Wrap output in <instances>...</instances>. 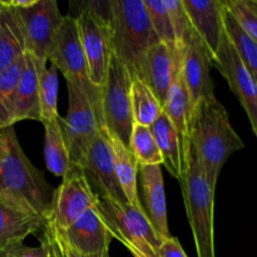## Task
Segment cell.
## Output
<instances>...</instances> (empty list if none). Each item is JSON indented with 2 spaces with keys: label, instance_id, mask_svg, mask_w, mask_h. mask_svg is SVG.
Wrapping results in <instances>:
<instances>
[{
  "label": "cell",
  "instance_id": "1",
  "mask_svg": "<svg viewBox=\"0 0 257 257\" xmlns=\"http://www.w3.org/2000/svg\"><path fill=\"white\" fill-rule=\"evenodd\" d=\"M190 133L208 186L215 193L223 165L236 151L245 148V145L231 125L225 107L216 97L201 99L196 104L191 112Z\"/></svg>",
  "mask_w": 257,
  "mask_h": 257
},
{
  "label": "cell",
  "instance_id": "2",
  "mask_svg": "<svg viewBox=\"0 0 257 257\" xmlns=\"http://www.w3.org/2000/svg\"><path fill=\"white\" fill-rule=\"evenodd\" d=\"M112 53L130 73L132 80L143 78L148 49L160 42L156 37L143 0H110Z\"/></svg>",
  "mask_w": 257,
  "mask_h": 257
},
{
  "label": "cell",
  "instance_id": "3",
  "mask_svg": "<svg viewBox=\"0 0 257 257\" xmlns=\"http://www.w3.org/2000/svg\"><path fill=\"white\" fill-rule=\"evenodd\" d=\"M0 193L24 202L44 220L47 217L53 190L23 152L13 125L0 130Z\"/></svg>",
  "mask_w": 257,
  "mask_h": 257
},
{
  "label": "cell",
  "instance_id": "4",
  "mask_svg": "<svg viewBox=\"0 0 257 257\" xmlns=\"http://www.w3.org/2000/svg\"><path fill=\"white\" fill-rule=\"evenodd\" d=\"M69 105L65 118L59 117L63 138L70 166L82 168L88 150L98 131L104 127L102 115V87H95L88 78H68Z\"/></svg>",
  "mask_w": 257,
  "mask_h": 257
},
{
  "label": "cell",
  "instance_id": "5",
  "mask_svg": "<svg viewBox=\"0 0 257 257\" xmlns=\"http://www.w3.org/2000/svg\"><path fill=\"white\" fill-rule=\"evenodd\" d=\"M187 170L180 182L188 222L195 238L198 257H216L213 232L215 193L211 191L202 163L191 143Z\"/></svg>",
  "mask_w": 257,
  "mask_h": 257
},
{
  "label": "cell",
  "instance_id": "6",
  "mask_svg": "<svg viewBox=\"0 0 257 257\" xmlns=\"http://www.w3.org/2000/svg\"><path fill=\"white\" fill-rule=\"evenodd\" d=\"M95 207L113 238L123 243L131 253L157 257L162 240L156 233L143 208L104 198H98Z\"/></svg>",
  "mask_w": 257,
  "mask_h": 257
},
{
  "label": "cell",
  "instance_id": "7",
  "mask_svg": "<svg viewBox=\"0 0 257 257\" xmlns=\"http://www.w3.org/2000/svg\"><path fill=\"white\" fill-rule=\"evenodd\" d=\"M131 85L132 78L130 73L118 58L112 54L107 78L102 85L100 104L103 122L108 133L118 138L128 148L135 125L131 105Z\"/></svg>",
  "mask_w": 257,
  "mask_h": 257
},
{
  "label": "cell",
  "instance_id": "8",
  "mask_svg": "<svg viewBox=\"0 0 257 257\" xmlns=\"http://www.w3.org/2000/svg\"><path fill=\"white\" fill-rule=\"evenodd\" d=\"M97 203L98 197L88 185L82 168L70 166L62 185L53 191L44 223L57 231H64Z\"/></svg>",
  "mask_w": 257,
  "mask_h": 257
},
{
  "label": "cell",
  "instance_id": "9",
  "mask_svg": "<svg viewBox=\"0 0 257 257\" xmlns=\"http://www.w3.org/2000/svg\"><path fill=\"white\" fill-rule=\"evenodd\" d=\"M77 23L87 62L88 79L95 87H102L113 54L109 19L94 8L88 7L78 15Z\"/></svg>",
  "mask_w": 257,
  "mask_h": 257
},
{
  "label": "cell",
  "instance_id": "10",
  "mask_svg": "<svg viewBox=\"0 0 257 257\" xmlns=\"http://www.w3.org/2000/svg\"><path fill=\"white\" fill-rule=\"evenodd\" d=\"M15 10L24 35L25 53L47 65L53 38L64 18L58 3L55 0H37L32 7Z\"/></svg>",
  "mask_w": 257,
  "mask_h": 257
},
{
  "label": "cell",
  "instance_id": "11",
  "mask_svg": "<svg viewBox=\"0 0 257 257\" xmlns=\"http://www.w3.org/2000/svg\"><path fill=\"white\" fill-rule=\"evenodd\" d=\"M88 185L98 198L115 201V202H128L118 182L115 175L114 157H113L112 145L109 135L105 127L98 131L94 141L88 150L87 158L82 166Z\"/></svg>",
  "mask_w": 257,
  "mask_h": 257
},
{
  "label": "cell",
  "instance_id": "12",
  "mask_svg": "<svg viewBox=\"0 0 257 257\" xmlns=\"http://www.w3.org/2000/svg\"><path fill=\"white\" fill-rule=\"evenodd\" d=\"M180 52L181 70L190 97L191 109H193L201 99L215 98L211 79L213 58L193 28L186 33Z\"/></svg>",
  "mask_w": 257,
  "mask_h": 257
},
{
  "label": "cell",
  "instance_id": "13",
  "mask_svg": "<svg viewBox=\"0 0 257 257\" xmlns=\"http://www.w3.org/2000/svg\"><path fill=\"white\" fill-rule=\"evenodd\" d=\"M212 65L220 70L227 80L228 87L237 95L257 137V84L247 68L241 62L226 33L213 58Z\"/></svg>",
  "mask_w": 257,
  "mask_h": 257
},
{
  "label": "cell",
  "instance_id": "14",
  "mask_svg": "<svg viewBox=\"0 0 257 257\" xmlns=\"http://www.w3.org/2000/svg\"><path fill=\"white\" fill-rule=\"evenodd\" d=\"M48 60L60 70L65 79L68 78H88L87 62L80 42L77 18L64 17L58 28Z\"/></svg>",
  "mask_w": 257,
  "mask_h": 257
},
{
  "label": "cell",
  "instance_id": "15",
  "mask_svg": "<svg viewBox=\"0 0 257 257\" xmlns=\"http://www.w3.org/2000/svg\"><path fill=\"white\" fill-rule=\"evenodd\" d=\"M57 232L64 242L80 256L88 257L109 253V245L113 236L110 235L97 207L88 210L67 230Z\"/></svg>",
  "mask_w": 257,
  "mask_h": 257
},
{
  "label": "cell",
  "instance_id": "16",
  "mask_svg": "<svg viewBox=\"0 0 257 257\" xmlns=\"http://www.w3.org/2000/svg\"><path fill=\"white\" fill-rule=\"evenodd\" d=\"M44 226V218L28 205L0 193V250L23 243Z\"/></svg>",
  "mask_w": 257,
  "mask_h": 257
},
{
  "label": "cell",
  "instance_id": "17",
  "mask_svg": "<svg viewBox=\"0 0 257 257\" xmlns=\"http://www.w3.org/2000/svg\"><path fill=\"white\" fill-rule=\"evenodd\" d=\"M180 70V50L171 49L162 42H156L148 49L142 80L151 88L162 108Z\"/></svg>",
  "mask_w": 257,
  "mask_h": 257
},
{
  "label": "cell",
  "instance_id": "18",
  "mask_svg": "<svg viewBox=\"0 0 257 257\" xmlns=\"http://www.w3.org/2000/svg\"><path fill=\"white\" fill-rule=\"evenodd\" d=\"M193 30L215 58L221 44L223 28L222 0H182Z\"/></svg>",
  "mask_w": 257,
  "mask_h": 257
},
{
  "label": "cell",
  "instance_id": "19",
  "mask_svg": "<svg viewBox=\"0 0 257 257\" xmlns=\"http://www.w3.org/2000/svg\"><path fill=\"white\" fill-rule=\"evenodd\" d=\"M163 113L168 117L172 123L176 133L178 137V147H180L181 156V167H182V175L185 177L186 170H187V158L191 146V104L190 97H188L187 88L183 80L182 70H180L176 77L172 87H171L170 94L167 100L163 105ZM181 182V181H180Z\"/></svg>",
  "mask_w": 257,
  "mask_h": 257
},
{
  "label": "cell",
  "instance_id": "20",
  "mask_svg": "<svg viewBox=\"0 0 257 257\" xmlns=\"http://www.w3.org/2000/svg\"><path fill=\"white\" fill-rule=\"evenodd\" d=\"M138 171L145 197L146 216L158 237L163 241L171 237V235L168 231L167 206L161 166H138Z\"/></svg>",
  "mask_w": 257,
  "mask_h": 257
},
{
  "label": "cell",
  "instance_id": "21",
  "mask_svg": "<svg viewBox=\"0 0 257 257\" xmlns=\"http://www.w3.org/2000/svg\"><path fill=\"white\" fill-rule=\"evenodd\" d=\"M45 67L29 53L24 54V67L15 92L14 123L25 119L40 122L39 78Z\"/></svg>",
  "mask_w": 257,
  "mask_h": 257
},
{
  "label": "cell",
  "instance_id": "22",
  "mask_svg": "<svg viewBox=\"0 0 257 257\" xmlns=\"http://www.w3.org/2000/svg\"><path fill=\"white\" fill-rule=\"evenodd\" d=\"M25 43L17 10L0 2V72L24 57Z\"/></svg>",
  "mask_w": 257,
  "mask_h": 257
},
{
  "label": "cell",
  "instance_id": "23",
  "mask_svg": "<svg viewBox=\"0 0 257 257\" xmlns=\"http://www.w3.org/2000/svg\"><path fill=\"white\" fill-rule=\"evenodd\" d=\"M109 140L110 145H112L113 157H114L115 175H117L120 188H122L128 203L138 208H143L137 190V161H136L132 151L125 147L118 138L109 135Z\"/></svg>",
  "mask_w": 257,
  "mask_h": 257
},
{
  "label": "cell",
  "instance_id": "24",
  "mask_svg": "<svg viewBox=\"0 0 257 257\" xmlns=\"http://www.w3.org/2000/svg\"><path fill=\"white\" fill-rule=\"evenodd\" d=\"M151 131L158 146L161 156H162V165L178 182L182 181V167H181L180 147H178V137L173 128L172 123L167 115L162 114L155 120L151 125Z\"/></svg>",
  "mask_w": 257,
  "mask_h": 257
},
{
  "label": "cell",
  "instance_id": "25",
  "mask_svg": "<svg viewBox=\"0 0 257 257\" xmlns=\"http://www.w3.org/2000/svg\"><path fill=\"white\" fill-rule=\"evenodd\" d=\"M45 128L44 160L48 171L57 177H64L70 167L69 155L63 138L59 117L50 122L43 123Z\"/></svg>",
  "mask_w": 257,
  "mask_h": 257
},
{
  "label": "cell",
  "instance_id": "26",
  "mask_svg": "<svg viewBox=\"0 0 257 257\" xmlns=\"http://www.w3.org/2000/svg\"><path fill=\"white\" fill-rule=\"evenodd\" d=\"M131 105H132L135 124L146 125V127H151L163 112L162 105L153 94L151 88L141 79L132 80Z\"/></svg>",
  "mask_w": 257,
  "mask_h": 257
},
{
  "label": "cell",
  "instance_id": "27",
  "mask_svg": "<svg viewBox=\"0 0 257 257\" xmlns=\"http://www.w3.org/2000/svg\"><path fill=\"white\" fill-rule=\"evenodd\" d=\"M223 28L241 62L247 68L257 84V43L243 32L226 8H223Z\"/></svg>",
  "mask_w": 257,
  "mask_h": 257
},
{
  "label": "cell",
  "instance_id": "28",
  "mask_svg": "<svg viewBox=\"0 0 257 257\" xmlns=\"http://www.w3.org/2000/svg\"><path fill=\"white\" fill-rule=\"evenodd\" d=\"M23 67L24 57L0 72V130L14 124L15 92Z\"/></svg>",
  "mask_w": 257,
  "mask_h": 257
},
{
  "label": "cell",
  "instance_id": "29",
  "mask_svg": "<svg viewBox=\"0 0 257 257\" xmlns=\"http://www.w3.org/2000/svg\"><path fill=\"white\" fill-rule=\"evenodd\" d=\"M58 92H59V80L58 70L54 65L45 67L40 72L39 78V105L40 122L47 123L59 117L58 114Z\"/></svg>",
  "mask_w": 257,
  "mask_h": 257
},
{
  "label": "cell",
  "instance_id": "30",
  "mask_svg": "<svg viewBox=\"0 0 257 257\" xmlns=\"http://www.w3.org/2000/svg\"><path fill=\"white\" fill-rule=\"evenodd\" d=\"M130 148L138 166L162 165V156L158 150L151 127L141 124L133 125Z\"/></svg>",
  "mask_w": 257,
  "mask_h": 257
},
{
  "label": "cell",
  "instance_id": "31",
  "mask_svg": "<svg viewBox=\"0 0 257 257\" xmlns=\"http://www.w3.org/2000/svg\"><path fill=\"white\" fill-rule=\"evenodd\" d=\"M143 3L147 9L151 27L158 40L165 43L171 49L178 50L177 44H176L175 32H173L172 23H171L165 0H143Z\"/></svg>",
  "mask_w": 257,
  "mask_h": 257
},
{
  "label": "cell",
  "instance_id": "32",
  "mask_svg": "<svg viewBox=\"0 0 257 257\" xmlns=\"http://www.w3.org/2000/svg\"><path fill=\"white\" fill-rule=\"evenodd\" d=\"M243 32L257 43V0H222Z\"/></svg>",
  "mask_w": 257,
  "mask_h": 257
},
{
  "label": "cell",
  "instance_id": "33",
  "mask_svg": "<svg viewBox=\"0 0 257 257\" xmlns=\"http://www.w3.org/2000/svg\"><path fill=\"white\" fill-rule=\"evenodd\" d=\"M165 4L167 8L168 15H170L171 23H172L173 32H175L176 44L180 50L183 38H185L186 33L192 28V25H191L190 18L183 7L182 0H165Z\"/></svg>",
  "mask_w": 257,
  "mask_h": 257
},
{
  "label": "cell",
  "instance_id": "34",
  "mask_svg": "<svg viewBox=\"0 0 257 257\" xmlns=\"http://www.w3.org/2000/svg\"><path fill=\"white\" fill-rule=\"evenodd\" d=\"M42 231V243H44V245L54 253L55 257H83L80 256L79 253L75 252L73 248H70L54 228L49 227V226H47L44 223Z\"/></svg>",
  "mask_w": 257,
  "mask_h": 257
},
{
  "label": "cell",
  "instance_id": "35",
  "mask_svg": "<svg viewBox=\"0 0 257 257\" xmlns=\"http://www.w3.org/2000/svg\"><path fill=\"white\" fill-rule=\"evenodd\" d=\"M157 257H187V255L183 251L180 241L171 236L162 241L160 248H158Z\"/></svg>",
  "mask_w": 257,
  "mask_h": 257
},
{
  "label": "cell",
  "instance_id": "36",
  "mask_svg": "<svg viewBox=\"0 0 257 257\" xmlns=\"http://www.w3.org/2000/svg\"><path fill=\"white\" fill-rule=\"evenodd\" d=\"M48 248L44 243L39 247H29L24 243H19L15 248V257H48Z\"/></svg>",
  "mask_w": 257,
  "mask_h": 257
},
{
  "label": "cell",
  "instance_id": "37",
  "mask_svg": "<svg viewBox=\"0 0 257 257\" xmlns=\"http://www.w3.org/2000/svg\"><path fill=\"white\" fill-rule=\"evenodd\" d=\"M48 248V247H47ZM48 252H49V253H48V257H55V255H54V253H53L52 252V251H50L49 250V248H48Z\"/></svg>",
  "mask_w": 257,
  "mask_h": 257
},
{
  "label": "cell",
  "instance_id": "38",
  "mask_svg": "<svg viewBox=\"0 0 257 257\" xmlns=\"http://www.w3.org/2000/svg\"><path fill=\"white\" fill-rule=\"evenodd\" d=\"M88 257H109V253H107V255H99V256H88Z\"/></svg>",
  "mask_w": 257,
  "mask_h": 257
},
{
  "label": "cell",
  "instance_id": "39",
  "mask_svg": "<svg viewBox=\"0 0 257 257\" xmlns=\"http://www.w3.org/2000/svg\"><path fill=\"white\" fill-rule=\"evenodd\" d=\"M133 256L135 257H145V256H142V255H140V253H132Z\"/></svg>",
  "mask_w": 257,
  "mask_h": 257
}]
</instances>
